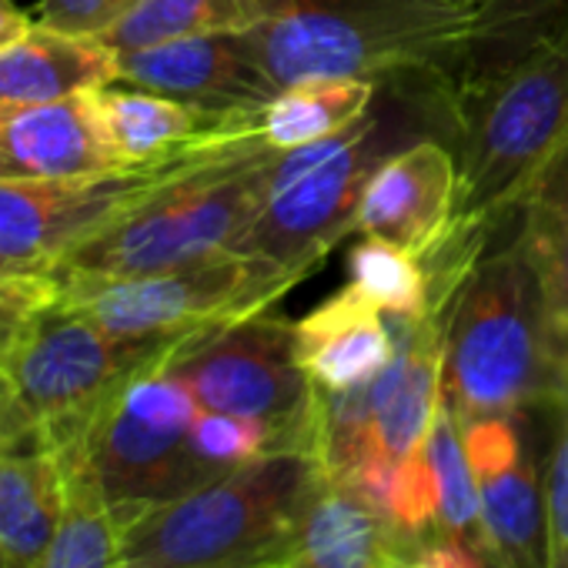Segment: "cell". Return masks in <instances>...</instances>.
Returning a JSON list of instances; mask_svg holds the SVG:
<instances>
[{
  "mask_svg": "<svg viewBox=\"0 0 568 568\" xmlns=\"http://www.w3.org/2000/svg\"><path fill=\"white\" fill-rule=\"evenodd\" d=\"M375 568H398V558H385V561H378Z\"/></svg>",
  "mask_w": 568,
  "mask_h": 568,
  "instance_id": "cell-34",
  "label": "cell"
},
{
  "mask_svg": "<svg viewBox=\"0 0 568 568\" xmlns=\"http://www.w3.org/2000/svg\"><path fill=\"white\" fill-rule=\"evenodd\" d=\"M178 342L114 335L54 292L18 342L0 405V452L58 455L74 445L98 412L131 378L158 368Z\"/></svg>",
  "mask_w": 568,
  "mask_h": 568,
  "instance_id": "cell-7",
  "label": "cell"
},
{
  "mask_svg": "<svg viewBox=\"0 0 568 568\" xmlns=\"http://www.w3.org/2000/svg\"><path fill=\"white\" fill-rule=\"evenodd\" d=\"M295 348L318 392H348L372 382L398 352L395 325L352 284L295 322Z\"/></svg>",
  "mask_w": 568,
  "mask_h": 568,
  "instance_id": "cell-16",
  "label": "cell"
},
{
  "mask_svg": "<svg viewBox=\"0 0 568 568\" xmlns=\"http://www.w3.org/2000/svg\"><path fill=\"white\" fill-rule=\"evenodd\" d=\"M197 415L201 405L194 395L158 365L131 378L88 432L58 455L84 465L118 521L128 525L144 508L181 498L224 475L194 442Z\"/></svg>",
  "mask_w": 568,
  "mask_h": 568,
  "instance_id": "cell-8",
  "label": "cell"
},
{
  "mask_svg": "<svg viewBox=\"0 0 568 568\" xmlns=\"http://www.w3.org/2000/svg\"><path fill=\"white\" fill-rule=\"evenodd\" d=\"M382 81L312 78L281 88L261 111L257 131L277 151H295L358 124L378 98Z\"/></svg>",
  "mask_w": 568,
  "mask_h": 568,
  "instance_id": "cell-22",
  "label": "cell"
},
{
  "mask_svg": "<svg viewBox=\"0 0 568 568\" xmlns=\"http://www.w3.org/2000/svg\"><path fill=\"white\" fill-rule=\"evenodd\" d=\"M325 481L315 452L257 455L124 525L128 568H284Z\"/></svg>",
  "mask_w": 568,
  "mask_h": 568,
  "instance_id": "cell-4",
  "label": "cell"
},
{
  "mask_svg": "<svg viewBox=\"0 0 568 568\" xmlns=\"http://www.w3.org/2000/svg\"><path fill=\"white\" fill-rule=\"evenodd\" d=\"M548 171H551V174H558V178H561V181L568 184V151H565V154H561V158H558V161H555V164L548 168Z\"/></svg>",
  "mask_w": 568,
  "mask_h": 568,
  "instance_id": "cell-33",
  "label": "cell"
},
{
  "mask_svg": "<svg viewBox=\"0 0 568 568\" xmlns=\"http://www.w3.org/2000/svg\"><path fill=\"white\" fill-rule=\"evenodd\" d=\"M108 84H118V54L101 38L31 24L0 48V121Z\"/></svg>",
  "mask_w": 568,
  "mask_h": 568,
  "instance_id": "cell-17",
  "label": "cell"
},
{
  "mask_svg": "<svg viewBox=\"0 0 568 568\" xmlns=\"http://www.w3.org/2000/svg\"><path fill=\"white\" fill-rule=\"evenodd\" d=\"M64 508L54 452H0V568H41Z\"/></svg>",
  "mask_w": 568,
  "mask_h": 568,
  "instance_id": "cell-20",
  "label": "cell"
},
{
  "mask_svg": "<svg viewBox=\"0 0 568 568\" xmlns=\"http://www.w3.org/2000/svg\"><path fill=\"white\" fill-rule=\"evenodd\" d=\"M565 14L568 0H475V34L462 68L525 48Z\"/></svg>",
  "mask_w": 568,
  "mask_h": 568,
  "instance_id": "cell-27",
  "label": "cell"
},
{
  "mask_svg": "<svg viewBox=\"0 0 568 568\" xmlns=\"http://www.w3.org/2000/svg\"><path fill=\"white\" fill-rule=\"evenodd\" d=\"M505 227L445 302L442 398L458 422L538 412L568 385V352L541 271L521 224Z\"/></svg>",
  "mask_w": 568,
  "mask_h": 568,
  "instance_id": "cell-2",
  "label": "cell"
},
{
  "mask_svg": "<svg viewBox=\"0 0 568 568\" xmlns=\"http://www.w3.org/2000/svg\"><path fill=\"white\" fill-rule=\"evenodd\" d=\"M244 34L277 91L312 78H455L475 34V11L458 0H288L277 18Z\"/></svg>",
  "mask_w": 568,
  "mask_h": 568,
  "instance_id": "cell-6",
  "label": "cell"
},
{
  "mask_svg": "<svg viewBox=\"0 0 568 568\" xmlns=\"http://www.w3.org/2000/svg\"><path fill=\"white\" fill-rule=\"evenodd\" d=\"M254 131L257 128L221 131L158 161L88 178L0 181V274H48L71 247L101 231L161 181L201 154Z\"/></svg>",
  "mask_w": 568,
  "mask_h": 568,
  "instance_id": "cell-11",
  "label": "cell"
},
{
  "mask_svg": "<svg viewBox=\"0 0 568 568\" xmlns=\"http://www.w3.org/2000/svg\"><path fill=\"white\" fill-rule=\"evenodd\" d=\"M118 84L224 114L264 111L277 94L247 34H197L118 54Z\"/></svg>",
  "mask_w": 568,
  "mask_h": 568,
  "instance_id": "cell-13",
  "label": "cell"
},
{
  "mask_svg": "<svg viewBox=\"0 0 568 568\" xmlns=\"http://www.w3.org/2000/svg\"><path fill=\"white\" fill-rule=\"evenodd\" d=\"M161 368L194 395L201 412L257 422L281 448L315 452L318 388L298 362L295 322L277 308L181 338Z\"/></svg>",
  "mask_w": 568,
  "mask_h": 568,
  "instance_id": "cell-9",
  "label": "cell"
},
{
  "mask_svg": "<svg viewBox=\"0 0 568 568\" xmlns=\"http://www.w3.org/2000/svg\"><path fill=\"white\" fill-rule=\"evenodd\" d=\"M348 284L385 315H432V277L425 261L382 237L362 234L348 251Z\"/></svg>",
  "mask_w": 568,
  "mask_h": 568,
  "instance_id": "cell-25",
  "label": "cell"
},
{
  "mask_svg": "<svg viewBox=\"0 0 568 568\" xmlns=\"http://www.w3.org/2000/svg\"><path fill=\"white\" fill-rule=\"evenodd\" d=\"M518 224L541 271L545 295L568 352V184L545 171L518 207Z\"/></svg>",
  "mask_w": 568,
  "mask_h": 568,
  "instance_id": "cell-26",
  "label": "cell"
},
{
  "mask_svg": "<svg viewBox=\"0 0 568 568\" xmlns=\"http://www.w3.org/2000/svg\"><path fill=\"white\" fill-rule=\"evenodd\" d=\"M54 284L61 302L114 335L187 338L201 328L274 308L298 277L244 251H221L168 271Z\"/></svg>",
  "mask_w": 568,
  "mask_h": 568,
  "instance_id": "cell-10",
  "label": "cell"
},
{
  "mask_svg": "<svg viewBox=\"0 0 568 568\" xmlns=\"http://www.w3.org/2000/svg\"><path fill=\"white\" fill-rule=\"evenodd\" d=\"M458 4H465V8H471V11H475V0H458Z\"/></svg>",
  "mask_w": 568,
  "mask_h": 568,
  "instance_id": "cell-35",
  "label": "cell"
},
{
  "mask_svg": "<svg viewBox=\"0 0 568 568\" xmlns=\"http://www.w3.org/2000/svg\"><path fill=\"white\" fill-rule=\"evenodd\" d=\"M412 545L415 538L365 488L325 475L284 568H375L385 558H402Z\"/></svg>",
  "mask_w": 568,
  "mask_h": 568,
  "instance_id": "cell-18",
  "label": "cell"
},
{
  "mask_svg": "<svg viewBox=\"0 0 568 568\" xmlns=\"http://www.w3.org/2000/svg\"><path fill=\"white\" fill-rule=\"evenodd\" d=\"M101 124L121 164H144L174 154L194 141H204L234 128H257L261 111H207L178 98H164L141 88H98L94 91Z\"/></svg>",
  "mask_w": 568,
  "mask_h": 568,
  "instance_id": "cell-19",
  "label": "cell"
},
{
  "mask_svg": "<svg viewBox=\"0 0 568 568\" xmlns=\"http://www.w3.org/2000/svg\"><path fill=\"white\" fill-rule=\"evenodd\" d=\"M425 462H428L432 495H435V535L452 538L485 558L478 488H475L471 462L465 452L462 425L445 398L438 402V412L425 438Z\"/></svg>",
  "mask_w": 568,
  "mask_h": 568,
  "instance_id": "cell-24",
  "label": "cell"
},
{
  "mask_svg": "<svg viewBox=\"0 0 568 568\" xmlns=\"http://www.w3.org/2000/svg\"><path fill=\"white\" fill-rule=\"evenodd\" d=\"M94 91H81L0 121V181L88 178L121 164L98 114Z\"/></svg>",
  "mask_w": 568,
  "mask_h": 568,
  "instance_id": "cell-15",
  "label": "cell"
},
{
  "mask_svg": "<svg viewBox=\"0 0 568 568\" xmlns=\"http://www.w3.org/2000/svg\"><path fill=\"white\" fill-rule=\"evenodd\" d=\"M277 158L281 151L261 131L201 154L71 247L48 274L54 281L128 277L237 251L267 197Z\"/></svg>",
  "mask_w": 568,
  "mask_h": 568,
  "instance_id": "cell-5",
  "label": "cell"
},
{
  "mask_svg": "<svg viewBox=\"0 0 568 568\" xmlns=\"http://www.w3.org/2000/svg\"><path fill=\"white\" fill-rule=\"evenodd\" d=\"M31 24H34V18L28 11H21L14 0H0V48L18 41L24 31H31Z\"/></svg>",
  "mask_w": 568,
  "mask_h": 568,
  "instance_id": "cell-32",
  "label": "cell"
},
{
  "mask_svg": "<svg viewBox=\"0 0 568 568\" xmlns=\"http://www.w3.org/2000/svg\"><path fill=\"white\" fill-rule=\"evenodd\" d=\"M452 74L408 71L385 78L358 124L335 138L281 151L267 197L237 241V251L298 281L308 277L355 231L372 174L412 141L442 138L452 144Z\"/></svg>",
  "mask_w": 568,
  "mask_h": 568,
  "instance_id": "cell-1",
  "label": "cell"
},
{
  "mask_svg": "<svg viewBox=\"0 0 568 568\" xmlns=\"http://www.w3.org/2000/svg\"><path fill=\"white\" fill-rule=\"evenodd\" d=\"M0 277H4V274H0Z\"/></svg>",
  "mask_w": 568,
  "mask_h": 568,
  "instance_id": "cell-36",
  "label": "cell"
},
{
  "mask_svg": "<svg viewBox=\"0 0 568 568\" xmlns=\"http://www.w3.org/2000/svg\"><path fill=\"white\" fill-rule=\"evenodd\" d=\"M51 274H4L0 277V405L8 402L11 362L28 322L54 298Z\"/></svg>",
  "mask_w": 568,
  "mask_h": 568,
  "instance_id": "cell-29",
  "label": "cell"
},
{
  "mask_svg": "<svg viewBox=\"0 0 568 568\" xmlns=\"http://www.w3.org/2000/svg\"><path fill=\"white\" fill-rule=\"evenodd\" d=\"M551 448L545 462V521L548 568H568V385L548 405Z\"/></svg>",
  "mask_w": 568,
  "mask_h": 568,
  "instance_id": "cell-28",
  "label": "cell"
},
{
  "mask_svg": "<svg viewBox=\"0 0 568 568\" xmlns=\"http://www.w3.org/2000/svg\"><path fill=\"white\" fill-rule=\"evenodd\" d=\"M455 224L511 217L568 151V14L525 48L452 78Z\"/></svg>",
  "mask_w": 568,
  "mask_h": 568,
  "instance_id": "cell-3",
  "label": "cell"
},
{
  "mask_svg": "<svg viewBox=\"0 0 568 568\" xmlns=\"http://www.w3.org/2000/svg\"><path fill=\"white\" fill-rule=\"evenodd\" d=\"M458 164L452 144L422 138L395 151L368 181L355 231L428 257L455 227Z\"/></svg>",
  "mask_w": 568,
  "mask_h": 568,
  "instance_id": "cell-14",
  "label": "cell"
},
{
  "mask_svg": "<svg viewBox=\"0 0 568 568\" xmlns=\"http://www.w3.org/2000/svg\"><path fill=\"white\" fill-rule=\"evenodd\" d=\"M138 0H38L31 11L34 24L68 31V34H104L118 18H124Z\"/></svg>",
  "mask_w": 568,
  "mask_h": 568,
  "instance_id": "cell-30",
  "label": "cell"
},
{
  "mask_svg": "<svg viewBox=\"0 0 568 568\" xmlns=\"http://www.w3.org/2000/svg\"><path fill=\"white\" fill-rule=\"evenodd\" d=\"M538 412L458 422L478 488L488 568H548L545 468L535 448Z\"/></svg>",
  "mask_w": 568,
  "mask_h": 568,
  "instance_id": "cell-12",
  "label": "cell"
},
{
  "mask_svg": "<svg viewBox=\"0 0 568 568\" xmlns=\"http://www.w3.org/2000/svg\"><path fill=\"white\" fill-rule=\"evenodd\" d=\"M288 0H138L104 34L114 54H131L178 38L244 34L277 18Z\"/></svg>",
  "mask_w": 568,
  "mask_h": 568,
  "instance_id": "cell-21",
  "label": "cell"
},
{
  "mask_svg": "<svg viewBox=\"0 0 568 568\" xmlns=\"http://www.w3.org/2000/svg\"><path fill=\"white\" fill-rule=\"evenodd\" d=\"M58 458L64 471V508L41 568H128L124 525L84 465H78L71 455Z\"/></svg>",
  "mask_w": 568,
  "mask_h": 568,
  "instance_id": "cell-23",
  "label": "cell"
},
{
  "mask_svg": "<svg viewBox=\"0 0 568 568\" xmlns=\"http://www.w3.org/2000/svg\"><path fill=\"white\" fill-rule=\"evenodd\" d=\"M398 568H488L485 558L452 538L442 535H428L422 541H415L402 558Z\"/></svg>",
  "mask_w": 568,
  "mask_h": 568,
  "instance_id": "cell-31",
  "label": "cell"
}]
</instances>
